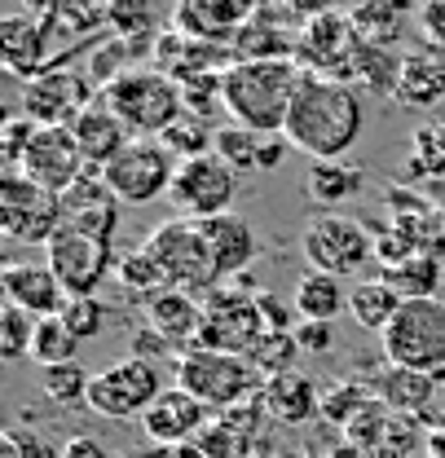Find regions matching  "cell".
Wrapping results in <instances>:
<instances>
[{"label": "cell", "mask_w": 445, "mask_h": 458, "mask_svg": "<svg viewBox=\"0 0 445 458\" xmlns=\"http://www.w3.org/2000/svg\"><path fill=\"white\" fill-rule=\"evenodd\" d=\"M111 9L115 0H49L45 9V27L49 36H93L102 27H111Z\"/></svg>", "instance_id": "f546056e"}, {"label": "cell", "mask_w": 445, "mask_h": 458, "mask_svg": "<svg viewBox=\"0 0 445 458\" xmlns=\"http://www.w3.org/2000/svg\"><path fill=\"white\" fill-rule=\"evenodd\" d=\"M115 278L128 286L133 295H159L167 291V274L159 269V260L146 251V247H137V251H128V256H119V265H115Z\"/></svg>", "instance_id": "60d3db41"}, {"label": "cell", "mask_w": 445, "mask_h": 458, "mask_svg": "<svg viewBox=\"0 0 445 458\" xmlns=\"http://www.w3.org/2000/svg\"><path fill=\"white\" fill-rule=\"evenodd\" d=\"M441 428H445V423H441Z\"/></svg>", "instance_id": "e7e4bbea"}, {"label": "cell", "mask_w": 445, "mask_h": 458, "mask_svg": "<svg viewBox=\"0 0 445 458\" xmlns=\"http://www.w3.org/2000/svg\"><path fill=\"white\" fill-rule=\"evenodd\" d=\"M295 344H300V352H313V357L331 352L335 348V322H300V327H295Z\"/></svg>", "instance_id": "db71d44e"}, {"label": "cell", "mask_w": 445, "mask_h": 458, "mask_svg": "<svg viewBox=\"0 0 445 458\" xmlns=\"http://www.w3.org/2000/svg\"><path fill=\"white\" fill-rule=\"evenodd\" d=\"M300 322H335L344 309H348V291H344V278H331V274H318L309 269L300 283H295V295H291Z\"/></svg>", "instance_id": "83f0119b"}, {"label": "cell", "mask_w": 445, "mask_h": 458, "mask_svg": "<svg viewBox=\"0 0 445 458\" xmlns=\"http://www.w3.org/2000/svg\"><path fill=\"white\" fill-rule=\"evenodd\" d=\"M141 247L159 260V269L167 274V286H176V291H203V286L212 291V286H221L217 265H212V247L203 238V225L190 221V216H176V221H164L159 229H150V238Z\"/></svg>", "instance_id": "52a82bcc"}, {"label": "cell", "mask_w": 445, "mask_h": 458, "mask_svg": "<svg viewBox=\"0 0 445 458\" xmlns=\"http://www.w3.org/2000/svg\"><path fill=\"white\" fill-rule=\"evenodd\" d=\"M406 111H432L445 102V49L428 45L401 57V75H397V93H392Z\"/></svg>", "instance_id": "ffe728a7"}, {"label": "cell", "mask_w": 445, "mask_h": 458, "mask_svg": "<svg viewBox=\"0 0 445 458\" xmlns=\"http://www.w3.org/2000/svg\"><path fill=\"white\" fill-rule=\"evenodd\" d=\"M0 458H62L54 441H45L31 428H4L0 437Z\"/></svg>", "instance_id": "681fc988"}, {"label": "cell", "mask_w": 445, "mask_h": 458, "mask_svg": "<svg viewBox=\"0 0 445 458\" xmlns=\"http://www.w3.org/2000/svg\"><path fill=\"white\" fill-rule=\"evenodd\" d=\"M261 405H265V414H270L274 423L300 428V423H309L313 414H322V393H318L313 379L287 370V375H274V379L261 384Z\"/></svg>", "instance_id": "603a6c76"}, {"label": "cell", "mask_w": 445, "mask_h": 458, "mask_svg": "<svg viewBox=\"0 0 445 458\" xmlns=\"http://www.w3.org/2000/svg\"><path fill=\"white\" fill-rule=\"evenodd\" d=\"M93 102H98V89L80 71H71L62 57L36 80H27L22 89V114L36 119L40 128H71Z\"/></svg>", "instance_id": "4fadbf2b"}, {"label": "cell", "mask_w": 445, "mask_h": 458, "mask_svg": "<svg viewBox=\"0 0 445 458\" xmlns=\"http://www.w3.org/2000/svg\"><path fill=\"white\" fill-rule=\"evenodd\" d=\"M265 335L256 295H247V286H212L208 304H203V331L199 348H217V352H238L247 357L252 344Z\"/></svg>", "instance_id": "7c38bea8"}, {"label": "cell", "mask_w": 445, "mask_h": 458, "mask_svg": "<svg viewBox=\"0 0 445 458\" xmlns=\"http://www.w3.org/2000/svg\"><path fill=\"white\" fill-rule=\"evenodd\" d=\"M397 309H401V295L384 278H366L348 291V313L362 331H384Z\"/></svg>", "instance_id": "4dcf8cb0"}, {"label": "cell", "mask_w": 445, "mask_h": 458, "mask_svg": "<svg viewBox=\"0 0 445 458\" xmlns=\"http://www.w3.org/2000/svg\"><path fill=\"white\" fill-rule=\"evenodd\" d=\"M384 283L401 295V300H424V295H437V286H441V256H432V251H415L410 260H401V265H392L380 274Z\"/></svg>", "instance_id": "1f68e13d"}, {"label": "cell", "mask_w": 445, "mask_h": 458, "mask_svg": "<svg viewBox=\"0 0 445 458\" xmlns=\"http://www.w3.org/2000/svg\"><path fill=\"white\" fill-rule=\"evenodd\" d=\"M256 309H261L265 331H295V327H300V318H291V313H295V304H282L278 295H270V291H261V295H256Z\"/></svg>", "instance_id": "f5cc1de1"}, {"label": "cell", "mask_w": 445, "mask_h": 458, "mask_svg": "<svg viewBox=\"0 0 445 458\" xmlns=\"http://www.w3.org/2000/svg\"><path fill=\"white\" fill-rule=\"evenodd\" d=\"M424 458H428V454H424Z\"/></svg>", "instance_id": "03108f58"}, {"label": "cell", "mask_w": 445, "mask_h": 458, "mask_svg": "<svg viewBox=\"0 0 445 458\" xmlns=\"http://www.w3.org/2000/svg\"><path fill=\"white\" fill-rule=\"evenodd\" d=\"M362 185H366V172L357 164H344V159H313L304 172V190L318 208L348 203L353 194H362Z\"/></svg>", "instance_id": "4316f807"}, {"label": "cell", "mask_w": 445, "mask_h": 458, "mask_svg": "<svg viewBox=\"0 0 445 458\" xmlns=\"http://www.w3.org/2000/svg\"><path fill=\"white\" fill-rule=\"evenodd\" d=\"M208 419H212V410L176 384V388H164L159 401L141 414V432L150 445H185L208 428Z\"/></svg>", "instance_id": "ac0fdd59"}, {"label": "cell", "mask_w": 445, "mask_h": 458, "mask_svg": "<svg viewBox=\"0 0 445 458\" xmlns=\"http://www.w3.org/2000/svg\"><path fill=\"white\" fill-rule=\"evenodd\" d=\"M357 45H362V36H357L353 13L318 9V13L304 22L300 40H295V62H300L304 71H318V75L344 80V75H348V62H353V54H357Z\"/></svg>", "instance_id": "9a60e30c"}, {"label": "cell", "mask_w": 445, "mask_h": 458, "mask_svg": "<svg viewBox=\"0 0 445 458\" xmlns=\"http://www.w3.org/2000/svg\"><path fill=\"white\" fill-rule=\"evenodd\" d=\"M80 352V340L75 331L57 318H36V335H31V361L36 366H57V361H75Z\"/></svg>", "instance_id": "d590c367"}, {"label": "cell", "mask_w": 445, "mask_h": 458, "mask_svg": "<svg viewBox=\"0 0 445 458\" xmlns=\"http://www.w3.org/2000/svg\"><path fill=\"white\" fill-rule=\"evenodd\" d=\"M247 458H265V454H247Z\"/></svg>", "instance_id": "be15d7a7"}, {"label": "cell", "mask_w": 445, "mask_h": 458, "mask_svg": "<svg viewBox=\"0 0 445 458\" xmlns=\"http://www.w3.org/2000/svg\"><path fill=\"white\" fill-rule=\"evenodd\" d=\"M0 291H4V304H13L31 318H57L71 300L49 265H4Z\"/></svg>", "instance_id": "d6986e66"}, {"label": "cell", "mask_w": 445, "mask_h": 458, "mask_svg": "<svg viewBox=\"0 0 445 458\" xmlns=\"http://www.w3.org/2000/svg\"><path fill=\"white\" fill-rule=\"evenodd\" d=\"M137 458H203V450L194 441H185V445H150L146 454H137Z\"/></svg>", "instance_id": "680465c9"}, {"label": "cell", "mask_w": 445, "mask_h": 458, "mask_svg": "<svg viewBox=\"0 0 445 458\" xmlns=\"http://www.w3.org/2000/svg\"><path fill=\"white\" fill-rule=\"evenodd\" d=\"M36 137V119H27V114H18V119H9L4 123V164L9 172H18L22 164V155H27V141Z\"/></svg>", "instance_id": "816d5d0a"}, {"label": "cell", "mask_w": 445, "mask_h": 458, "mask_svg": "<svg viewBox=\"0 0 445 458\" xmlns=\"http://www.w3.org/2000/svg\"><path fill=\"white\" fill-rule=\"evenodd\" d=\"M0 62L18 80H36L40 71H49L57 57H54V36H49L45 18H31V13L0 18Z\"/></svg>", "instance_id": "e0dca14e"}, {"label": "cell", "mask_w": 445, "mask_h": 458, "mask_svg": "<svg viewBox=\"0 0 445 458\" xmlns=\"http://www.w3.org/2000/svg\"><path fill=\"white\" fill-rule=\"evenodd\" d=\"M445 176V123H419L406 155V181H437Z\"/></svg>", "instance_id": "d6a6232c"}, {"label": "cell", "mask_w": 445, "mask_h": 458, "mask_svg": "<svg viewBox=\"0 0 445 458\" xmlns=\"http://www.w3.org/2000/svg\"><path fill=\"white\" fill-rule=\"evenodd\" d=\"M375 397L389 401L397 414H424L432 397H437V375H424V370H406V366H392L384 361V375L375 379Z\"/></svg>", "instance_id": "484cf974"}, {"label": "cell", "mask_w": 445, "mask_h": 458, "mask_svg": "<svg viewBox=\"0 0 445 458\" xmlns=\"http://www.w3.org/2000/svg\"><path fill=\"white\" fill-rule=\"evenodd\" d=\"M31 335H36V318L4 304L0 309V357L4 361H18V357H31Z\"/></svg>", "instance_id": "f6af8a7d"}, {"label": "cell", "mask_w": 445, "mask_h": 458, "mask_svg": "<svg viewBox=\"0 0 445 458\" xmlns=\"http://www.w3.org/2000/svg\"><path fill=\"white\" fill-rule=\"evenodd\" d=\"M428 454V432L415 414H392L389 423V437L380 445L375 458H424Z\"/></svg>", "instance_id": "7bdbcfd3"}, {"label": "cell", "mask_w": 445, "mask_h": 458, "mask_svg": "<svg viewBox=\"0 0 445 458\" xmlns=\"http://www.w3.org/2000/svg\"><path fill=\"white\" fill-rule=\"evenodd\" d=\"M304 80V66L295 57H238L221 71V102L234 123L274 137L287 128V111L295 102V89Z\"/></svg>", "instance_id": "7a4b0ae2"}, {"label": "cell", "mask_w": 445, "mask_h": 458, "mask_svg": "<svg viewBox=\"0 0 445 458\" xmlns=\"http://www.w3.org/2000/svg\"><path fill=\"white\" fill-rule=\"evenodd\" d=\"M89 384H93V375L80 361L40 366V388L54 405H89Z\"/></svg>", "instance_id": "8d00e7d4"}, {"label": "cell", "mask_w": 445, "mask_h": 458, "mask_svg": "<svg viewBox=\"0 0 445 458\" xmlns=\"http://www.w3.org/2000/svg\"><path fill=\"white\" fill-rule=\"evenodd\" d=\"M261 141H265L261 132H252V128H243V123H229V128H217L212 150L243 176V172H261Z\"/></svg>", "instance_id": "ab89813d"}, {"label": "cell", "mask_w": 445, "mask_h": 458, "mask_svg": "<svg viewBox=\"0 0 445 458\" xmlns=\"http://www.w3.org/2000/svg\"><path fill=\"white\" fill-rule=\"evenodd\" d=\"M401 13H406V0H362V9L353 13L357 36L371 45H392L401 31Z\"/></svg>", "instance_id": "f35d334b"}, {"label": "cell", "mask_w": 445, "mask_h": 458, "mask_svg": "<svg viewBox=\"0 0 445 458\" xmlns=\"http://www.w3.org/2000/svg\"><path fill=\"white\" fill-rule=\"evenodd\" d=\"M419 31L428 36V45L445 49V0H424L419 4Z\"/></svg>", "instance_id": "11a10c76"}, {"label": "cell", "mask_w": 445, "mask_h": 458, "mask_svg": "<svg viewBox=\"0 0 445 458\" xmlns=\"http://www.w3.org/2000/svg\"><path fill=\"white\" fill-rule=\"evenodd\" d=\"M62 458H115V450L107 445V441H98V437L80 432V437H71V441L62 445Z\"/></svg>", "instance_id": "9f6ffc18"}, {"label": "cell", "mask_w": 445, "mask_h": 458, "mask_svg": "<svg viewBox=\"0 0 445 458\" xmlns=\"http://www.w3.org/2000/svg\"><path fill=\"white\" fill-rule=\"evenodd\" d=\"M115 242H102V238H89L80 229H57L54 238L45 242V265L57 274V283L66 286V295H98V286L107 283L115 265Z\"/></svg>", "instance_id": "5bb4252c"}, {"label": "cell", "mask_w": 445, "mask_h": 458, "mask_svg": "<svg viewBox=\"0 0 445 458\" xmlns=\"http://www.w3.org/2000/svg\"><path fill=\"white\" fill-rule=\"evenodd\" d=\"M362 128H366L362 98L335 75L304 71L295 102L287 111V128H282L291 150H304L309 159H344L353 141L362 137Z\"/></svg>", "instance_id": "6da1fadb"}, {"label": "cell", "mask_w": 445, "mask_h": 458, "mask_svg": "<svg viewBox=\"0 0 445 458\" xmlns=\"http://www.w3.org/2000/svg\"><path fill=\"white\" fill-rule=\"evenodd\" d=\"M300 251H304L309 269L331 274V278H348V274H362L375 260V233L353 216L322 212L304 225Z\"/></svg>", "instance_id": "8992f818"}, {"label": "cell", "mask_w": 445, "mask_h": 458, "mask_svg": "<svg viewBox=\"0 0 445 458\" xmlns=\"http://www.w3.org/2000/svg\"><path fill=\"white\" fill-rule=\"evenodd\" d=\"M167 199H172L176 216H190V221L221 216L238 199V172L229 168L217 150L212 155H199V159H181Z\"/></svg>", "instance_id": "30bf717a"}, {"label": "cell", "mask_w": 445, "mask_h": 458, "mask_svg": "<svg viewBox=\"0 0 445 458\" xmlns=\"http://www.w3.org/2000/svg\"><path fill=\"white\" fill-rule=\"evenodd\" d=\"M176 18V0H115L111 31L119 40H159L164 27Z\"/></svg>", "instance_id": "f1b7e54d"}, {"label": "cell", "mask_w": 445, "mask_h": 458, "mask_svg": "<svg viewBox=\"0 0 445 458\" xmlns=\"http://www.w3.org/2000/svg\"><path fill=\"white\" fill-rule=\"evenodd\" d=\"M62 322L75 331V340H98L102 331H107V322H111V309L98 300V295H75V300H66V309H62Z\"/></svg>", "instance_id": "ee69618b"}, {"label": "cell", "mask_w": 445, "mask_h": 458, "mask_svg": "<svg viewBox=\"0 0 445 458\" xmlns=\"http://www.w3.org/2000/svg\"><path fill=\"white\" fill-rule=\"evenodd\" d=\"M287 150H291V141H287L282 132L265 137V141H261V172H278L282 159H287Z\"/></svg>", "instance_id": "6f0895ef"}, {"label": "cell", "mask_w": 445, "mask_h": 458, "mask_svg": "<svg viewBox=\"0 0 445 458\" xmlns=\"http://www.w3.org/2000/svg\"><path fill=\"white\" fill-rule=\"evenodd\" d=\"M256 379H261L256 366L247 357H238V352H217V348H199L194 344V348H185L176 357V384L185 393H194L212 414L243 405V401L252 397Z\"/></svg>", "instance_id": "5b68a950"}, {"label": "cell", "mask_w": 445, "mask_h": 458, "mask_svg": "<svg viewBox=\"0 0 445 458\" xmlns=\"http://www.w3.org/2000/svg\"><path fill=\"white\" fill-rule=\"evenodd\" d=\"M252 4H256V0H229V9H234L238 18H247V13H252Z\"/></svg>", "instance_id": "6125c7cd"}, {"label": "cell", "mask_w": 445, "mask_h": 458, "mask_svg": "<svg viewBox=\"0 0 445 458\" xmlns=\"http://www.w3.org/2000/svg\"><path fill=\"white\" fill-rule=\"evenodd\" d=\"M380 344H384V361L392 366L424 370V375L445 370V304L437 295L401 300L392 322L380 331Z\"/></svg>", "instance_id": "277c9868"}, {"label": "cell", "mask_w": 445, "mask_h": 458, "mask_svg": "<svg viewBox=\"0 0 445 458\" xmlns=\"http://www.w3.org/2000/svg\"><path fill=\"white\" fill-rule=\"evenodd\" d=\"M203 225V238H208V247H212V265H217V278L229 283V278H243L247 274V265L256 260V233L252 225L243 221V216H234V212H221V216H208V221H199Z\"/></svg>", "instance_id": "44dd1931"}, {"label": "cell", "mask_w": 445, "mask_h": 458, "mask_svg": "<svg viewBox=\"0 0 445 458\" xmlns=\"http://www.w3.org/2000/svg\"><path fill=\"white\" fill-rule=\"evenodd\" d=\"M98 98L111 106L133 137H164L167 128L185 114L181 84L159 66H128L98 89Z\"/></svg>", "instance_id": "3957f363"}, {"label": "cell", "mask_w": 445, "mask_h": 458, "mask_svg": "<svg viewBox=\"0 0 445 458\" xmlns=\"http://www.w3.org/2000/svg\"><path fill=\"white\" fill-rule=\"evenodd\" d=\"M415 251H419V247H415V242H410L397 225H389V229H380V233H375V260H380L384 269L401 265V260H410Z\"/></svg>", "instance_id": "f907efd6"}, {"label": "cell", "mask_w": 445, "mask_h": 458, "mask_svg": "<svg viewBox=\"0 0 445 458\" xmlns=\"http://www.w3.org/2000/svg\"><path fill=\"white\" fill-rule=\"evenodd\" d=\"M159 141H164L176 159H199V155H212L217 128H212L208 119H199V114H181V119L167 128Z\"/></svg>", "instance_id": "b9f144b4"}, {"label": "cell", "mask_w": 445, "mask_h": 458, "mask_svg": "<svg viewBox=\"0 0 445 458\" xmlns=\"http://www.w3.org/2000/svg\"><path fill=\"white\" fill-rule=\"evenodd\" d=\"M62 216H66L62 194L36 185V181H27L22 172H9V176L0 181V229H4L9 238H18V242H40V247H45L57 229H62Z\"/></svg>", "instance_id": "8fae6325"}, {"label": "cell", "mask_w": 445, "mask_h": 458, "mask_svg": "<svg viewBox=\"0 0 445 458\" xmlns=\"http://www.w3.org/2000/svg\"><path fill=\"white\" fill-rule=\"evenodd\" d=\"M176 164L181 159L167 150L159 137H133L102 168V181L111 185V194L119 203H155V199H164L172 190Z\"/></svg>", "instance_id": "ba28073f"}, {"label": "cell", "mask_w": 445, "mask_h": 458, "mask_svg": "<svg viewBox=\"0 0 445 458\" xmlns=\"http://www.w3.org/2000/svg\"><path fill=\"white\" fill-rule=\"evenodd\" d=\"M71 128H75V137H80V150H84L89 168H107L115 155H119V150L133 141L128 123H124V119H119V114H115L107 102H102V98H98L89 111L80 114Z\"/></svg>", "instance_id": "cb8c5ba5"}, {"label": "cell", "mask_w": 445, "mask_h": 458, "mask_svg": "<svg viewBox=\"0 0 445 458\" xmlns=\"http://www.w3.org/2000/svg\"><path fill=\"white\" fill-rule=\"evenodd\" d=\"M424 194H428V199L437 203V212L445 216V176H437V181H428V185H424Z\"/></svg>", "instance_id": "91938a15"}, {"label": "cell", "mask_w": 445, "mask_h": 458, "mask_svg": "<svg viewBox=\"0 0 445 458\" xmlns=\"http://www.w3.org/2000/svg\"><path fill=\"white\" fill-rule=\"evenodd\" d=\"M375 397V388H366V384H357V379H348V384H331L327 393H322V419H331V423H348L366 401Z\"/></svg>", "instance_id": "7dc6e473"}, {"label": "cell", "mask_w": 445, "mask_h": 458, "mask_svg": "<svg viewBox=\"0 0 445 458\" xmlns=\"http://www.w3.org/2000/svg\"><path fill=\"white\" fill-rule=\"evenodd\" d=\"M194 445L203 450V458H247V441L225 419H208V428L194 437Z\"/></svg>", "instance_id": "c3c4849f"}, {"label": "cell", "mask_w": 445, "mask_h": 458, "mask_svg": "<svg viewBox=\"0 0 445 458\" xmlns=\"http://www.w3.org/2000/svg\"><path fill=\"white\" fill-rule=\"evenodd\" d=\"M428 458H445V428L428 432Z\"/></svg>", "instance_id": "94428289"}, {"label": "cell", "mask_w": 445, "mask_h": 458, "mask_svg": "<svg viewBox=\"0 0 445 458\" xmlns=\"http://www.w3.org/2000/svg\"><path fill=\"white\" fill-rule=\"evenodd\" d=\"M62 225L80 229V233H89V238H102V242H115V229H119V199H102V203H93V208L66 212Z\"/></svg>", "instance_id": "bcb514c9"}, {"label": "cell", "mask_w": 445, "mask_h": 458, "mask_svg": "<svg viewBox=\"0 0 445 458\" xmlns=\"http://www.w3.org/2000/svg\"><path fill=\"white\" fill-rule=\"evenodd\" d=\"M295 357H300L295 331H265L261 340L252 344V352H247V361L256 366V375H261V379H274V375L295 370Z\"/></svg>", "instance_id": "74e56055"}, {"label": "cell", "mask_w": 445, "mask_h": 458, "mask_svg": "<svg viewBox=\"0 0 445 458\" xmlns=\"http://www.w3.org/2000/svg\"><path fill=\"white\" fill-rule=\"evenodd\" d=\"M146 327L159 331L172 348H194L199 344V331H203V304L190 295V291H176L167 286L159 295L146 300Z\"/></svg>", "instance_id": "7402d4cb"}, {"label": "cell", "mask_w": 445, "mask_h": 458, "mask_svg": "<svg viewBox=\"0 0 445 458\" xmlns=\"http://www.w3.org/2000/svg\"><path fill=\"white\" fill-rule=\"evenodd\" d=\"M172 27L181 36H190V40L212 45V40H234L238 27H243V18L229 9V0H176Z\"/></svg>", "instance_id": "d4e9b609"}, {"label": "cell", "mask_w": 445, "mask_h": 458, "mask_svg": "<svg viewBox=\"0 0 445 458\" xmlns=\"http://www.w3.org/2000/svg\"><path fill=\"white\" fill-rule=\"evenodd\" d=\"M348 75H357L366 89H375V93H397V75H401V57L389 54V45H371V40H362L357 45V54L348 62Z\"/></svg>", "instance_id": "e575fe53"}, {"label": "cell", "mask_w": 445, "mask_h": 458, "mask_svg": "<svg viewBox=\"0 0 445 458\" xmlns=\"http://www.w3.org/2000/svg\"><path fill=\"white\" fill-rule=\"evenodd\" d=\"M164 393V375L150 357H124L89 384V410L102 419H141Z\"/></svg>", "instance_id": "9c48e42d"}, {"label": "cell", "mask_w": 445, "mask_h": 458, "mask_svg": "<svg viewBox=\"0 0 445 458\" xmlns=\"http://www.w3.org/2000/svg\"><path fill=\"white\" fill-rule=\"evenodd\" d=\"M18 172H22L27 181L54 190V194H66V190L89 172V159H84V150H80L75 128H40V123H36V137L27 141V155H22Z\"/></svg>", "instance_id": "2e32d148"}, {"label": "cell", "mask_w": 445, "mask_h": 458, "mask_svg": "<svg viewBox=\"0 0 445 458\" xmlns=\"http://www.w3.org/2000/svg\"><path fill=\"white\" fill-rule=\"evenodd\" d=\"M392 410L389 401H380V397H371L348 423H344V437H348V445L353 450H362L366 458H375L380 454V445H384V437H389V423H392Z\"/></svg>", "instance_id": "836d02e7"}]
</instances>
